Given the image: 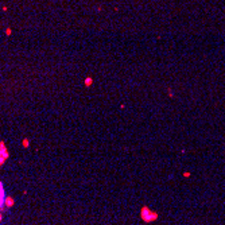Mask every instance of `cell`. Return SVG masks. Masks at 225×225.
<instances>
[{
	"label": "cell",
	"instance_id": "6da1fadb",
	"mask_svg": "<svg viewBox=\"0 0 225 225\" xmlns=\"http://www.w3.org/2000/svg\"><path fill=\"white\" fill-rule=\"evenodd\" d=\"M140 217H142L144 222H154L158 220L159 214L156 212H154V210H150L147 206H143L142 210H140Z\"/></svg>",
	"mask_w": 225,
	"mask_h": 225
},
{
	"label": "cell",
	"instance_id": "277c9868",
	"mask_svg": "<svg viewBox=\"0 0 225 225\" xmlns=\"http://www.w3.org/2000/svg\"><path fill=\"white\" fill-rule=\"evenodd\" d=\"M22 146L24 147V148H27L30 146V140L29 139H23V142H22Z\"/></svg>",
	"mask_w": 225,
	"mask_h": 225
},
{
	"label": "cell",
	"instance_id": "52a82bcc",
	"mask_svg": "<svg viewBox=\"0 0 225 225\" xmlns=\"http://www.w3.org/2000/svg\"><path fill=\"white\" fill-rule=\"evenodd\" d=\"M6 34H7V35H11V34H12V30H11V29H7V30H6Z\"/></svg>",
	"mask_w": 225,
	"mask_h": 225
},
{
	"label": "cell",
	"instance_id": "5b68a950",
	"mask_svg": "<svg viewBox=\"0 0 225 225\" xmlns=\"http://www.w3.org/2000/svg\"><path fill=\"white\" fill-rule=\"evenodd\" d=\"M90 84H92V78L89 77V78H86V80H85V85H86V86H89Z\"/></svg>",
	"mask_w": 225,
	"mask_h": 225
},
{
	"label": "cell",
	"instance_id": "7a4b0ae2",
	"mask_svg": "<svg viewBox=\"0 0 225 225\" xmlns=\"http://www.w3.org/2000/svg\"><path fill=\"white\" fill-rule=\"evenodd\" d=\"M8 156H10V152L7 151L6 146H4V142H0V167L8 159Z\"/></svg>",
	"mask_w": 225,
	"mask_h": 225
},
{
	"label": "cell",
	"instance_id": "ba28073f",
	"mask_svg": "<svg viewBox=\"0 0 225 225\" xmlns=\"http://www.w3.org/2000/svg\"><path fill=\"white\" fill-rule=\"evenodd\" d=\"M0 221H2V213H0Z\"/></svg>",
	"mask_w": 225,
	"mask_h": 225
},
{
	"label": "cell",
	"instance_id": "3957f363",
	"mask_svg": "<svg viewBox=\"0 0 225 225\" xmlns=\"http://www.w3.org/2000/svg\"><path fill=\"white\" fill-rule=\"evenodd\" d=\"M14 205H15V200H14L12 197H6V198H4V206H6V208H12Z\"/></svg>",
	"mask_w": 225,
	"mask_h": 225
},
{
	"label": "cell",
	"instance_id": "8992f818",
	"mask_svg": "<svg viewBox=\"0 0 225 225\" xmlns=\"http://www.w3.org/2000/svg\"><path fill=\"white\" fill-rule=\"evenodd\" d=\"M190 175H191V173H189V171H186V173H183V177H185V178H189Z\"/></svg>",
	"mask_w": 225,
	"mask_h": 225
}]
</instances>
